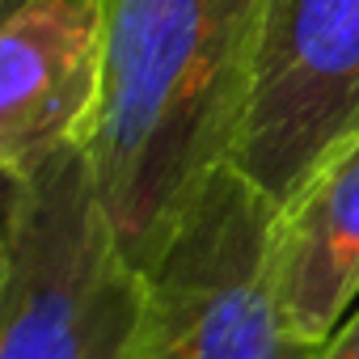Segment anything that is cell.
Segmentation results:
<instances>
[{"label": "cell", "mask_w": 359, "mask_h": 359, "mask_svg": "<svg viewBox=\"0 0 359 359\" xmlns=\"http://www.w3.org/2000/svg\"><path fill=\"white\" fill-rule=\"evenodd\" d=\"M22 0H0V13H9V9H18Z\"/></svg>", "instance_id": "obj_8"}, {"label": "cell", "mask_w": 359, "mask_h": 359, "mask_svg": "<svg viewBox=\"0 0 359 359\" xmlns=\"http://www.w3.org/2000/svg\"><path fill=\"white\" fill-rule=\"evenodd\" d=\"M271 287L287 330L325 346L359 304V131L275 208Z\"/></svg>", "instance_id": "obj_6"}, {"label": "cell", "mask_w": 359, "mask_h": 359, "mask_svg": "<svg viewBox=\"0 0 359 359\" xmlns=\"http://www.w3.org/2000/svg\"><path fill=\"white\" fill-rule=\"evenodd\" d=\"M317 359H359V304H355L351 317L330 334V342L317 351Z\"/></svg>", "instance_id": "obj_7"}, {"label": "cell", "mask_w": 359, "mask_h": 359, "mask_svg": "<svg viewBox=\"0 0 359 359\" xmlns=\"http://www.w3.org/2000/svg\"><path fill=\"white\" fill-rule=\"evenodd\" d=\"M275 203L220 169L148 275L144 321L131 359H317L300 342L271 287Z\"/></svg>", "instance_id": "obj_3"}, {"label": "cell", "mask_w": 359, "mask_h": 359, "mask_svg": "<svg viewBox=\"0 0 359 359\" xmlns=\"http://www.w3.org/2000/svg\"><path fill=\"white\" fill-rule=\"evenodd\" d=\"M102 102V0H22L0 26V169L81 148Z\"/></svg>", "instance_id": "obj_5"}, {"label": "cell", "mask_w": 359, "mask_h": 359, "mask_svg": "<svg viewBox=\"0 0 359 359\" xmlns=\"http://www.w3.org/2000/svg\"><path fill=\"white\" fill-rule=\"evenodd\" d=\"M262 13L266 0H102V102L85 156L140 271L233 165Z\"/></svg>", "instance_id": "obj_1"}, {"label": "cell", "mask_w": 359, "mask_h": 359, "mask_svg": "<svg viewBox=\"0 0 359 359\" xmlns=\"http://www.w3.org/2000/svg\"><path fill=\"white\" fill-rule=\"evenodd\" d=\"M359 131V0H266L233 169L279 208Z\"/></svg>", "instance_id": "obj_4"}, {"label": "cell", "mask_w": 359, "mask_h": 359, "mask_svg": "<svg viewBox=\"0 0 359 359\" xmlns=\"http://www.w3.org/2000/svg\"><path fill=\"white\" fill-rule=\"evenodd\" d=\"M148 275L123 254L81 148L5 182L0 359H131Z\"/></svg>", "instance_id": "obj_2"}]
</instances>
